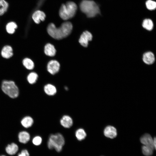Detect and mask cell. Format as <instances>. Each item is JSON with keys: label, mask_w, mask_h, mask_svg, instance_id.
Masks as SVG:
<instances>
[{"label": "cell", "mask_w": 156, "mask_h": 156, "mask_svg": "<svg viewBox=\"0 0 156 156\" xmlns=\"http://www.w3.org/2000/svg\"><path fill=\"white\" fill-rule=\"evenodd\" d=\"M73 25L70 22L63 23L58 28L56 27L53 23H49L47 27V31L49 34L54 39L60 40L68 36L71 33Z\"/></svg>", "instance_id": "obj_1"}, {"label": "cell", "mask_w": 156, "mask_h": 156, "mask_svg": "<svg viewBox=\"0 0 156 156\" xmlns=\"http://www.w3.org/2000/svg\"><path fill=\"white\" fill-rule=\"evenodd\" d=\"M79 7L81 11L88 18H93L100 14L99 5L93 0H82L80 3Z\"/></svg>", "instance_id": "obj_2"}, {"label": "cell", "mask_w": 156, "mask_h": 156, "mask_svg": "<svg viewBox=\"0 0 156 156\" xmlns=\"http://www.w3.org/2000/svg\"><path fill=\"white\" fill-rule=\"evenodd\" d=\"M77 10L76 4L72 1H68L62 5L59 10V15L61 18L67 20L73 17Z\"/></svg>", "instance_id": "obj_3"}, {"label": "cell", "mask_w": 156, "mask_h": 156, "mask_svg": "<svg viewBox=\"0 0 156 156\" xmlns=\"http://www.w3.org/2000/svg\"><path fill=\"white\" fill-rule=\"evenodd\" d=\"M65 143L64 138L60 133L50 135L47 142V146L50 149H55L56 151L60 152Z\"/></svg>", "instance_id": "obj_4"}, {"label": "cell", "mask_w": 156, "mask_h": 156, "mask_svg": "<svg viewBox=\"0 0 156 156\" xmlns=\"http://www.w3.org/2000/svg\"><path fill=\"white\" fill-rule=\"evenodd\" d=\"M1 89L5 94L11 98H16L19 95L18 88L13 81H3L1 84Z\"/></svg>", "instance_id": "obj_5"}, {"label": "cell", "mask_w": 156, "mask_h": 156, "mask_svg": "<svg viewBox=\"0 0 156 156\" xmlns=\"http://www.w3.org/2000/svg\"><path fill=\"white\" fill-rule=\"evenodd\" d=\"M92 36L91 33L87 31L83 32L79 40L80 44L84 47H88V42L92 40Z\"/></svg>", "instance_id": "obj_6"}, {"label": "cell", "mask_w": 156, "mask_h": 156, "mask_svg": "<svg viewBox=\"0 0 156 156\" xmlns=\"http://www.w3.org/2000/svg\"><path fill=\"white\" fill-rule=\"evenodd\" d=\"M60 64L56 60H52L49 62L47 65L48 71L52 75H54L57 73L60 69Z\"/></svg>", "instance_id": "obj_7"}, {"label": "cell", "mask_w": 156, "mask_h": 156, "mask_svg": "<svg viewBox=\"0 0 156 156\" xmlns=\"http://www.w3.org/2000/svg\"><path fill=\"white\" fill-rule=\"evenodd\" d=\"M141 143L144 145L151 147L153 150L155 149L153 144V139L149 134L143 135L140 138Z\"/></svg>", "instance_id": "obj_8"}, {"label": "cell", "mask_w": 156, "mask_h": 156, "mask_svg": "<svg viewBox=\"0 0 156 156\" xmlns=\"http://www.w3.org/2000/svg\"><path fill=\"white\" fill-rule=\"evenodd\" d=\"M104 134L106 137L113 139L115 138L117 135V130L114 127L109 125L105 128L104 130Z\"/></svg>", "instance_id": "obj_9"}, {"label": "cell", "mask_w": 156, "mask_h": 156, "mask_svg": "<svg viewBox=\"0 0 156 156\" xmlns=\"http://www.w3.org/2000/svg\"><path fill=\"white\" fill-rule=\"evenodd\" d=\"M60 123L64 128H69L72 126L73 121L70 116L68 115H64L60 119Z\"/></svg>", "instance_id": "obj_10"}, {"label": "cell", "mask_w": 156, "mask_h": 156, "mask_svg": "<svg viewBox=\"0 0 156 156\" xmlns=\"http://www.w3.org/2000/svg\"><path fill=\"white\" fill-rule=\"evenodd\" d=\"M46 15L43 11L37 10L32 15V18L36 24L39 23L41 21H44Z\"/></svg>", "instance_id": "obj_11"}, {"label": "cell", "mask_w": 156, "mask_h": 156, "mask_svg": "<svg viewBox=\"0 0 156 156\" xmlns=\"http://www.w3.org/2000/svg\"><path fill=\"white\" fill-rule=\"evenodd\" d=\"M142 60L144 63L148 65L153 64L155 60L154 54L151 52H147L143 55Z\"/></svg>", "instance_id": "obj_12"}, {"label": "cell", "mask_w": 156, "mask_h": 156, "mask_svg": "<svg viewBox=\"0 0 156 156\" xmlns=\"http://www.w3.org/2000/svg\"><path fill=\"white\" fill-rule=\"evenodd\" d=\"M2 56L6 59H9L13 55L12 48L9 45L4 46L2 48L1 52Z\"/></svg>", "instance_id": "obj_13"}, {"label": "cell", "mask_w": 156, "mask_h": 156, "mask_svg": "<svg viewBox=\"0 0 156 156\" xmlns=\"http://www.w3.org/2000/svg\"><path fill=\"white\" fill-rule=\"evenodd\" d=\"M44 52L46 55L53 57L55 55L56 50L53 45L49 43L47 44L44 47Z\"/></svg>", "instance_id": "obj_14"}, {"label": "cell", "mask_w": 156, "mask_h": 156, "mask_svg": "<svg viewBox=\"0 0 156 156\" xmlns=\"http://www.w3.org/2000/svg\"><path fill=\"white\" fill-rule=\"evenodd\" d=\"M44 90L45 93L47 95L50 96L55 95L57 91L55 86L50 84H48L45 85L44 87Z\"/></svg>", "instance_id": "obj_15"}, {"label": "cell", "mask_w": 156, "mask_h": 156, "mask_svg": "<svg viewBox=\"0 0 156 156\" xmlns=\"http://www.w3.org/2000/svg\"><path fill=\"white\" fill-rule=\"evenodd\" d=\"M19 141L22 143L25 144L30 139V135L29 133L26 131L20 132L18 135Z\"/></svg>", "instance_id": "obj_16"}, {"label": "cell", "mask_w": 156, "mask_h": 156, "mask_svg": "<svg viewBox=\"0 0 156 156\" xmlns=\"http://www.w3.org/2000/svg\"><path fill=\"white\" fill-rule=\"evenodd\" d=\"M18 147L17 144L12 143L8 144L6 147L5 150L6 152L9 155H13L15 154L18 150Z\"/></svg>", "instance_id": "obj_17"}, {"label": "cell", "mask_w": 156, "mask_h": 156, "mask_svg": "<svg viewBox=\"0 0 156 156\" xmlns=\"http://www.w3.org/2000/svg\"><path fill=\"white\" fill-rule=\"evenodd\" d=\"M21 123L23 127L28 128L31 127L32 125L34 123V120L31 117L29 116H26L22 120Z\"/></svg>", "instance_id": "obj_18"}, {"label": "cell", "mask_w": 156, "mask_h": 156, "mask_svg": "<svg viewBox=\"0 0 156 156\" xmlns=\"http://www.w3.org/2000/svg\"><path fill=\"white\" fill-rule=\"evenodd\" d=\"M142 27L148 31H151L153 29L154 24L150 18L144 19L142 23Z\"/></svg>", "instance_id": "obj_19"}, {"label": "cell", "mask_w": 156, "mask_h": 156, "mask_svg": "<svg viewBox=\"0 0 156 156\" xmlns=\"http://www.w3.org/2000/svg\"><path fill=\"white\" fill-rule=\"evenodd\" d=\"M75 135L77 139L81 141L84 139L87 136L85 130L81 128L78 129L75 131Z\"/></svg>", "instance_id": "obj_20"}, {"label": "cell", "mask_w": 156, "mask_h": 156, "mask_svg": "<svg viewBox=\"0 0 156 156\" xmlns=\"http://www.w3.org/2000/svg\"><path fill=\"white\" fill-rule=\"evenodd\" d=\"M17 25L15 22H11L7 24L6 27V29L8 33L12 34L14 33L15 29L17 28Z\"/></svg>", "instance_id": "obj_21"}, {"label": "cell", "mask_w": 156, "mask_h": 156, "mask_svg": "<svg viewBox=\"0 0 156 156\" xmlns=\"http://www.w3.org/2000/svg\"><path fill=\"white\" fill-rule=\"evenodd\" d=\"M23 64L25 68L28 70H32L34 67V62L31 59L28 58H25L23 60Z\"/></svg>", "instance_id": "obj_22"}, {"label": "cell", "mask_w": 156, "mask_h": 156, "mask_svg": "<svg viewBox=\"0 0 156 156\" xmlns=\"http://www.w3.org/2000/svg\"><path fill=\"white\" fill-rule=\"evenodd\" d=\"M37 74L34 72L30 73L27 76V79L29 83L31 84L35 83L38 78Z\"/></svg>", "instance_id": "obj_23"}, {"label": "cell", "mask_w": 156, "mask_h": 156, "mask_svg": "<svg viewBox=\"0 0 156 156\" xmlns=\"http://www.w3.org/2000/svg\"><path fill=\"white\" fill-rule=\"evenodd\" d=\"M8 7V3L6 1L0 0V16L3 15L7 11Z\"/></svg>", "instance_id": "obj_24"}, {"label": "cell", "mask_w": 156, "mask_h": 156, "mask_svg": "<svg viewBox=\"0 0 156 156\" xmlns=\"http://www.w3.org/2000/svg\"><path fill=\"white\" fill-rule=\"evenodd\" d=\"M153 149L150 147L144 145L142 147V151L143 154L146 156H150L153 153Z\"/></svg>", "instance_id": "obj_25"}, {"label": "cell", "mask_w": 156, "mask_h": 156, "mask_svg": "<svg viewBox=\"0 0 156 156\" xmlns=\"http://www.w3.org/2000/svg\"><path fill=\"white\" fill-rule=\"evenodd\" d=\"M145 5L147 9L153 10L156 8V2L152 0H147L145 2Z\"/></svg>", "instance_id": "obj_26"}, {"label": "cell", "mask_w": 156, "mask_h": 156, "mask_svg": "<svg viewBox=\"0 0 156 156\" xmlns=\"http://www.w3.org/2000/svg\"><path fill=\"white\" fill-rule=\"evenodd\" d=\"M42 142V139L40 136H36L32 140L33 144L36 146H38L41 144Z\"/></svg>", "instance_id": "obj_27"}, {"label": "cell", "mask_w": 156, "mask_h": 156, "mask_svg": "<svg viewBox=\"0 0 156 156\" xmlns=\"http://www.w3.org/2000/svg\"><path fill=\"white\" fill-rule=\"evenodd\" d=\"M18 156H29V154L27 150L24 149L18 154Z\"/></svg>", "instance_id": "obj_28"}, {"label": "cell", "mask_w": 156, "mask_h": 156, "mask_svg": "<svg viewBox=\"0 0 156 156\" xmlns=\"http://www.w3.org/2000/svg\"><path fill=\"white\" fill-rule=\"evenodd\" d=\"M153 144L155 148L156 149V139L155 137H154L153 138Z\"/></svg>", "instance_id": "obj_29"}, {"label": "cell", "mask_w": 156, "mask_h": 156, "mask_svg": "<svg viewBox=\"0 0 156 156\" xmlns=\"http://www.w3.org/2000/svg\"><path fill=\"white\" fill-rule=\"evenodd\" d=\"M64 88L65 89V90H68V88L66 86H65V87H64Z\"/></svg>", "instance_id": "obj_30"}, {"label": "cell", "mask_w": 156, "mask_h": 156, "mask_svg": "<svg viewBox=\"0 0 156 156\" xmlns=\"http://www.w3.org/2000/svg\"><path fill=\"white\" fill-rule=\"evenodd\" d=\"M1 156H5L4 155H1Z\"/></svg>", "instance_id": "obj_31"}]
</instances>
